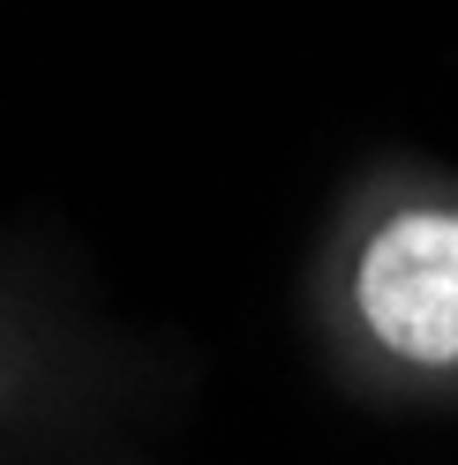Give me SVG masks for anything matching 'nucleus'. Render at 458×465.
Masks as SVG:
<instances>
[{"label": "nucleus", "mask_w": 458, "mask_h": 465, "mask_svg": "<svg viewBox=\"0 0 458 465\" xmlns=\"http://www.w3.org/2000/svg\"><path fill=\"white\" fill-rule=\"evenodd\" d=\"M331 338L391 383H458V188L376 181L324 255Z\"/></svg>", "instance_id": "f257e3e1"}]
</instances>
